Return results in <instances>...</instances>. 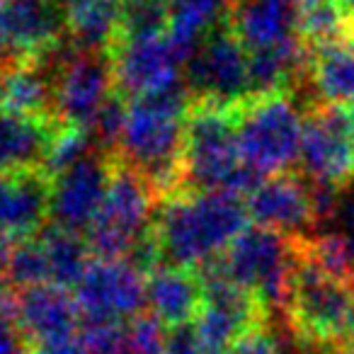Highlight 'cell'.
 <instances>
[{
	"mask_svg": "<svg viewBox=\"0 0 354 354\" xmlns=\"http://www.w3.org/2000/svg\"><path fill=\"white\" fill-rule=\"evenodd\" d=\"M192 107L187 85L131 100L117 158L148 183L156 199L185 189V122Z\"/></svg>",
	"mask_w": 354,
	"mask_h": 354,
	"instance_id": "7a4b0ae2",
	"label": "cell"
},
{
	"mask_svg": "<svg viewBox=\"0 0 354 354\" xmlns=\"http://www.w3.org/2000/svg\"><path fill=\"white\" fill-rule=\"evenodd\" d=\"M158 199L148 183L122 158L112 156V175L97 218L85 233L93 260H127L151 231Z\"/></svg>",
	"mask_w": 354,
	"mask_h": 354,
	"instance_id": "8992f818",
	"label": "cell"
},
{
	"mask_svg": "<svg viewBox=\"0 0 354 354\" xmlns=\"http://www.w3.org/2000/svg\"><path fill=\"white\" fill-rule=\"evenodd\" d=\"M61 124L0 109V172L44 167ZM46 170V167H44Z\"/></svg>",
	"mask_w": 354,
	"mask_h": 354,
	"instance_id": "ffe728a7",
	"label": "cell"
},
{
	"mask_svg": "<svg viewBox=\"0 0 354 354\" xmlns=\"http://www.w3.org/2000/svg\"><path fill=\"white\" fill-rule=\"evenodd\" d=\"M170 328L160 323L153 313L143 310V313L133 315L129 320V342H131V354H162L167 344V333Z\"/></svg>",
	"mask_w": 354,
	"mask_h": 354,
	"instance_id": "f1b7e54d",
	"label": "cell"
},
{
	"mask_svg": "<svg viewBox=\"0 0 354 354\" xmlns=\"http://www.w3.org/2000/svg\"><path fill=\"white\" fill-rule=\"evenodd\" d=\"M228 8L231 0H167V35L183 66H187L202 39L218 25Z\"/></svg>",
	"mask_w": 354,
	"mask_h": 354,
	"instance_id": "603a6c76",
	"label": "cell"
},
{
	"mask_svg": "<svg viewBox=\"0 0 354 354\" xmlns=\"http://www.w3.org/2000/svg\"><path fill=\"white\" fill-rule=\"evenodd\" d=\"M15 323L32 349L35 344L78 333L83 328V310L68 289L41 284L17 291Z\"/></svg>",
	"mask_w": 354,
	"mask_h": 354,
	"instance_id": "e0dca14e",
	"label": "cell"
},
{
	"mask_svg": "<svg viewBox=\"0 0 354 354\" xmlns=\"http://www.w3.org/2000/svg\"><path fill=\"white\" fill-rule=\"evenodd\" d=\"M68 39L83 51H109L122 35V0H61Z\"/></svg>",
	"mask_w": 354,
	"mask_h": 354,
	"instance_id": "44dd1931",
	"label": "cell"
},
{
	"mask_svg": "<svg viewBox=\"0 0 354 354\" xmlns=\"http://www.w3.org/2000/svg\"><path fill=\"white\" fill-rule=\"evenodd\" d=\"M294 3L299 6V10H306V8L318 6V3H323V0H294Z\"/></svg>",
	"mask_w": 354,
	"mask_h": 354,
	"instance_id": "e575fe53",
	"label": "cell"
},
{
	"mask_svg": "<svg viewBox=\"0 0 354 354\" xmlns=\"http://www.w3.org/2000/svg\"><path fill=\"white\" fill-rule=\"evenodd\" d=\"M41 241H44L46 255H49L51 284L64 286L68 291L75 289L93 262L85 236L49 226L41 231Z\"/></svg>",
	"mask_w": 354,
	"mask_h": 354,
	"instance_id": "cb8c5ba5",
	"label": "cell"
},
{
	"mask_svg": "<svg viewBox=\"0 0 354 354\" xmlns=\"http://www.w3.org/2000/svg\"><path fill=\"white\" fill-rule=\"evenodd\" d=\"M250 226L243 197L223 189H180L160 199L153 231L165 265L199 270L218 260Z\"/></svg>",
	"mask_w": 354,
	"mask_h": 354,
	"instance_id": "6da1fadb",
	"label": "cell"
},
{
	"mask_svg": "<svg viewBox=\"0 0 354 354\" xmlns=\"http://www.w3.org/2000/svg\"><path fill=\"white\" fill-rule=\"evenodd\" d=\"M299 167L306 180L344 189L354 183V109L315 102L304 114Z\"/></svg>",
	"mask_w": 354,
	"mask_h": 354,
	"instance_id": "9c48e42d",
	"label": "cell"
},
{
	"mask_svg": "<svg viewBox=\"0 0 354 354\" xmlns=\"http://www.w3.org/2000/svg\"><path fill=\"white\" fill-rule=\"evenodd\" d=\"M301 10L294 0H231L226 25L248 51H265L299 37Z\"/></svg>",
	"mask_w": 354,
	"mask_h": 354,
	"instance_id": "ac0fdd59",
	"label": "cell"
},
{
	"mask_svg": "<svg viewBox=\"0 0 354 354\" xmlns=\"http://www.w3.org/2000/svg\"><path fill=\"white\" fill-rule=\"evenodd\" d=\"M114 93L109 51H75L54 75V112L61 127L90 129Z\"/></svg>",
	"mask_w": 354,
	"mask_h": 354,
	"instance_id": "7c38bea8",
	"label": "cell"
},
{
	"mask_svg": "<svg viewBox=\"0 0 354 354\" xmlns=\"http://www.w3.org/2000/svg\"><path fill=\"white\" fill-rule=\"evenodd\" d=\"M218 262L228 279L252 291L270 315L286 308L291 277V243L286 236L262 226H248Z\"/></svg>",
	"mask_w": 354,
	"mask_h": 354,
	"instance_id": "ba28073f",
	"label": "cell"
},
{
	"mask_svg": "<svg viewBox=\"0 0 354 354\" xmlns=\"http://www.w3.org/2000/svg\"><path fill=\"white\" fill-rule=\"evenodd\" d=\"M0 109L20 117L56 122L54 75L39 64L17 66L0 73Z\"/></svg>",
	"mask_w": 354,
	"mask_h": 354,
	"instance_id": "7402d4cb",
	"label": "cell"
},
{
	"mask_svg": "<svg viewBox=\"0 0 354 354\" xmlns=\"http://www.w3.org/2000/svg\"><path fill=\"white\" fill-rule=\"evenodd\" d=\"M162 354H204L192 325L172 328L170 337H167V344H165V352Z\"/></svg>",
	"mask_w": 354,
	"mask_h": 354,
	"instance_id": "4dcf8cb0",
	"label": "cell"
},
{
	"mask_svg": "<svg viewBox=\"0 0 354 354\" xmlns=\"http://www.w3.org/2000/svg\"><path fill=\"white\" fill-rule=\"evenodd\" d=\"M114 71V90L127 100L160 95L185 83V66L177 56L170 35H119L109 49Z\"/></svg>",
	"mask_w": 354,
	"mask_h": 354,
	"instance_id": "30bf717a",
	"label": "cell"
},
{
	"mask_svg": "<svg viewBox=\"0 0 354 354\" xmlns=\"http://www.w3.org/2000/svg\"><path fill=\"white\" fill-rule=\"evenodd\" d=\"M339 354H354V342H352V344H347V347L339 349Z\"/></svg>",
	"mask_w": 354,
	"mask_h": 354,
	"instance_id": "d590c367",
	"label": "cell"
},
{
	"mask_svg": "<svg viewBox=\"0 0 354 354\" xmlns=\"http://www.w3.org/2000/svg\"><path fill=\"white\" fill-rule=\"evenodd\" d=\"M109 175H112V156L95 153L61 175L51 177V226L85 236L102 209Z\"/></svg>",
	"mask_w": 354,
	"mask_h": 354,
	"instance_id": "4fadbf2b",
	"label": "cell"
},
{
	"mask_svg": "<svg viewBox=\"0 0 354 354\" xmlns=\"http://www.w3.org/2000/svg\"><path fill=\"white\" fill-rule=\"evenodd\" d=\"M73 296L83 320H131L146 310V277L127 260H93Z\"/></svg>",
	"mask_w": 354,
	"mask_h": 354,
	"instance_id": "5bb4252c",
	"label": "cell"
},
{
	"mask_svg": "<svg viewBox=\"0 0 354 354\" xmlns=\"http://www.w3.org/2000/svg\"><path fill=\"white\" fill-rule=\"evenodd\" d=\"M202 306L204 284L197 270L162 265L146 277V310L165 328L192 325Z\"/></svg>",
	"mask_w": 354,
	"mask_h": 354,
	"instance_id": "d6986e66",
	"label": "cell"
},
{
	"mask_svg": "<svg viewBox=\"0 0 354 354\" xmlns=\"http://www.w3.org/2000/svg\"><path fill=\"white\" fill-rule=\"evenodd\" d=\"M228 354H284V347H281L277 328L262 323L257 328H250L245 335H241Z\"/></svg>",
	"mask_w": 354,
	"mask_h": 354,
	"instance_id": "f546056e",
	"label": "cell"
},
{
	"mask_svg": "<svg viewBox=\"0 0 354 354\" xmlns=\"http://www.w3.org/2000/svg\"><path fill=\"white\" fill-rule=\"evenodd\" d=\"M68 41L61 0H0V73L37 64Z\"/></svg>",
	"mask_w": 354,
	"mask_h": 354,
	"instance_id": "8fae6325",
	"label": "cell"
},
{
	"mask_svg": "<svg viewBox=\"0 0 354 354\" xmlns=\"http://www.w3.org/2000/svg\"><path fill=\"white\" fill-rule=\"evenodd\" d=\"M185 85L197 104L236 109L250 100V51L233 30L216 25L185 66Z\"/></svg>",
	"mask_w": 354,
	"mask_h": 354,
	"instance_id": "52a82bcc",
	"label": "cell"
},
{
	"mask_svg": "<svg viewBox=\"0 0 354 354\" xmlns=\"http://www.w3.org/2000/svg\"><path fill=\"white\" fill-rule=\"evenodd\" d=\"M10 284L12 289H32V286L51 284L49 255H46L41 233L35 238H22L12 248L10 257Z\"/></svg>",
	"mask_w": 354,
	"mask_h": 354,
	"instance_id": "d4e9b609",
	"label": "cell"
},
{
	"mask_svg": "<svg viewBox=\"0 0 354 354\" xmlns=\"http://www.w3.org/2000/svg\"><path fill=\"white\" fill-rule=\"evenodd\" d=\"M30 354H85V344L83 337L75 333V335H66V337L49 339V342L35 344L30 349Z\"/></svg>",
	"mask_w": 354,
	"mask_h": 354,
	"instance_id": "836d02e7",
	"label": "cell"
},
{
	"mask_svg": "<svg viewBox=\"0 0 354 354\" xmlns=\"http://www.w3.org/2000/svg\"><path fill=\"white\" fill-rule=\"evenodd\" d=\"M238 146L260 177L289 172L299 162L304 114L294 93L250 97L236 109Z\"/></svg>",
	"mask_w": 354,
	"mask_h": 354,
	"instance_id": "5b68a950",
	"label": "cell"
},
{
	"mask_svg": "<svg viewBox=\"0 0 354 354\" xmlns=\"http://www.w3.org/2000/svg\"><path fill=\"white\" fill-rule=\"evenodd\" d=\"M245 207L255 226L270 228L286 238L310 236L318 226L308 185L304 177H294L291 172L265 177L245 197Z\"/></svg>",
	"mask_w": 354,
	"mask_h": 354,
	"instance_id": "9a60e30c",
	"label": "cell"
},
{
	"mask_svg": "<svg viewBox=\"0 0 354 354\" xmlns=\"http://www.w3.org/2000/svg\"><path fill=\"white\" fill-rule=\"evenodd\" d=\"M299 37L310 49H320L344 39V20L335 0H323L318 6L301 10Z\"/></svg>",
	"mask_w": 354,
	"mask_h": 354,
	"instance_id": "484cf974",
	"label": "cell"
},
{
	"mask_svg": "<svg viewBox=\"0 0 354 354\" xmlns=\"http://www.w3.org/2000/svg\"><path fill=\"white\" fill-rule=\"evenodd\" d=\"M85 354H131L129 320H83Z\"/></svg>",
	"mask_w": 354,
	"mask_h": 354,
	"instance_id": "83f0119b",
	"label": "cell"
},
{
	"mask_svg": "<svg viewBox=\"0 0 354 354\" xmlns=\"http://www.w3.org/2000/svg\"><path fill=\"white\" fill-rule=\"evenodd\" d=\"M129 102L131 100H127L124 95H119L114 90L107 102L102 104V109L97 112L93 127H90L95 143H97V148L104 156H117L119 153L124 129H127V119H129Z\"/></svg>",
	"mask_w": 354,
	"mask_h": 354,
	"instance_id": "4316f807",
	"label": "cell"
},
{
	"mask_svg": "<svg viewBox=\"0 0 354 354\" xmlns=\"http://www.w3.org/2000/svg\"><path fill=\"white\" fill-rule=\"evenodd\" d=\"M0 354H27L25 337L6 313H0Z\"/></svg>",
	"mask_w": 354,
	"mask_h": 354,
	"instance_id": "d6a6232c",
	"label": "cell"
},
{
	"mask_svg": "<svg viewBox=\"0 0 354 354\" xmlns=\"http://www.w3.org/2000/svg\"><path fill=\"white\" fill-rule=\"evenodd\" d=\"M236 109L192 102L183 153L187 189H223L248 197L265 180L241 156Z\"/></svg>",
	"mask_w": 354,
	"mask_h": 354,
	"instance_id": "3957f363",
	"label": "cell"
},
{
	"mask_svg": "<svg viewBox=\"0 0 354 354\" xmlns=\"http://www.w3.org/2000/svg\"><path fill=\"white\" fill-rule=\"evenodd\" d=\"M291 243V277L286 299V323L304 335L330 347H347L354 342V277L325 272Z\"/></svg>",
	"mask_w": 354,
	"mask_h": 354,
	"instance_id": "277c9868",
	"label": "cell"
},
{
	"mask_svg": "<svg viewBox=\"0 0 354 354\" xmlns=\"http://www.w3.org/2000/svg\"><path fill=\"white\" fill-rule=\"evenodd\" d=\"M136 3H143V0H122V6L129 8V6H136Z\"/></svg>",
	"mask_w": 354,
	"mask_h": 354,
	"instance_id": "8d00e7d4",
	"label": "cell"
},
{
	"mask_svg": "<svg viewBox=\"0 0 354 354\" xmlns=\"http://www.w3.org/2000/svg\"><path fill=\"white\" fill-rule=\"evenodd\" d=\"M51 175L44 167L0 172V236L35 238L49 223Z\"/></svg>",
	"mask_w": 354,
	"mask_h": 354,
	"instance_id": "2e32d148",
	"label": "cell"
},
{
	"mask_svg": "<svg viewBox=\"0 0 354 354\" xmlns=\"http://www.w3.org/2000/svg\"><path fill=\"white\" fill-rule=\"evenodd\" d=\"M337 221H339V233L347 241L349 250L354 255V183H349L342 189V197H339V212H337Z\"/></svg>",
	"mask_w": 354,
	"mask_h": 354,
	"instance_id": "1f68e13d",
	"label": "cell"
}]
</instances>
